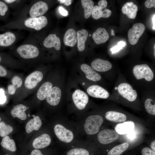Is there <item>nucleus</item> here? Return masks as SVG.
Returning <instances> with one entry per match:
<instances>
[{
	"label": "nucleus",
	"mask_w": 155,
	"mask_h": 155,
	"mask_svg": "<svg viewBox=\"0 0 155 155\" xmlns=\"http://www.w3.org/2000/svg\"><path fill=\"white\" fill-rule=\"evenodd\" d=\"M104 119L99 115L90 116L86 119L84 124L86 133L89 135H93L98 133L103 123Z\"/></svg>",
	"instance_id": "1"
},
{
	"label": "nucleus",
	"mask_w": 155,
	"mask_h": 155,
	"mask_svg": "<svg viewBox=\"0 0 155 155\" xmlns=\"http://www.w3.org/2000/svg\"><path fill=\"white\" fill-rule=\"evenodd\" d=\"M120 135L114 129H106L98 133L97 139L102 144L110 145L117 141L119 139Z\"/></svg>",
	"instance_id": "2"
},
{
	"label": "nucleus",
	"mask_w": 155,
	"mask_h": 155,
	"mask_svg": "<svg viewBox=\"0 0 155 155\" xmlns=\"http://www.w3.org/2000/svg\"><path fill=\"white\" fill-rule=\"evenodd\" d=\"M133 74L137 80L144 78L148 81H151L153 79V71L148 65L146 64L138 65L133 69Z\"/></svg>",
	"instance_id": "3"
},
{
	"label": "nucleus",
	"mask_w": 155,
	"mask_h": 155,
	"mask_svg": "<svg viewBox=\"0 0 155 155\" xmlns=\"http://www.w3.org/2000/svg\"><path fill=\"white\" fill-rule=\"evenodd\" d=\"M107 2L105 0H101L98 2V5L94 6L91 13L92 17L94 19L98 20L100 18H108L111 14V11L106 9Z\"/></svg>",
	"instance_id": "4"
},
{
	"label": "nucleus",
	"mask_w": 155,
	"mask_h": 155,
	"mask_svg": "<svg viewBox=\"0 0 155 155\" xmlns=\"http://www.w3.org/2000/svg\"><path fill=\"white\" fill-rule=\"evenodd\" d=\"M117 89L120 94L128 101L133 102L136 100L137 96V92L129 84L121 83L119 85Z\"/></svg>",
	"instance_id": "5"
},
{
	"label": "nucleus",
	"mask_w": 155,
	"mask_h": 155,
	"mask_svg": "<svg viewBox=\"0 0 155 155\" xmlns=\"http://www.w3.org/2000/svg\"><path fill=\"white\" fill-rule=\"evenodd\" d=\"M145 30V27L143 24L142 23L134 24L132 28L128 31V37L129 43L131 45L136 44Z\"/></svg>",
	"instance_id": "6"
},
{
	"label": "nucleus",
	"mask_w": 155,
	"mask_h": 155,
	"mask_svg": "<svg viewBox=\"0 0 155 155\" xmlns=\"http://www.w3.org/2000/svg\"><path fill=\"white\" fill-rule=\"evenodd\" d=\"M17 51L21 57L25 59L34 58L39 54L37 47L31 44L22 45L17 49Z\"/></svg>",
	"instance_id": "7"
},
{
	"label": "nucleus",
	"mask_w": 155,
	"mask_h": 155,
	"mask_svg": "<svg viewBox=\"0 0 155 155\" xmlns=\"http://www.w3.org/2000/svg\"><path fill=\"white\" fill-rule=\"evenodd\" d=\"M54 131L58 139L63 142L69 143L71 142L73 139L72 132L61 125H56L54 127Z\"/></svg>",
	"instance_id": "8"
},
{
	"label": "nucleus",
	"mask_w": 155,
	"mask_h": 155,
	"mask_svg": "<svg viewBox=\"0 0 155 155\" xmlns=\"http://www.w3.org/2000/svg\"><path fill=\"white\" fill-rule=\"evenodd\" d=\"M72 99L76 107L80 110H83L88 104L89 98L87 94L79 89L76 90L73 93Z\"/></svg>",
	"instance_id": "9"
},
{
	"label": "nucleus",
	"mask_w": 155,
	"mask_h": 155,
	"mask_svg": "<svg viewBox=\"0 0 155 155\" xmlns=\"http://www.w3.org/2000/svg\"><path fill=\"white\" fill-rule=\"evenodd\" d=\"M48 23L46 18L44 16L38 17L30 18L24 21L25 25L27 27L39 30L45 26Z\"/></svg>",
	"instance_id": "10"
},
{
	"label": "nucleus",
	"mask_w": 155,
	"mask_h": 155,
	"mask_svg": "<svg viewBox=\"0 0 155 155\" xmlns=\"http://www.w3.org/2000/svg\"><path fill=\"white\" fill-rule=\"evenodd\" d=\"M43 75L38 71H35L29 75L26 78L24 84L26 87L29 89L35 88L42 80Z\"/></svg>",
	"instance_id": "11"
},
{
	"label": "nucleus",
	"mask_w": 155,
	"mask_h": 155,
	"mask_svg": "<svg viewBox=\"0 0 155 155\" xmlns=\"http://www.w3.org/2000/svg\"><path fill=\"white\" fill-rule=\"evenodd\" d=\"M87 92L90 96L96 98L106 99L109 96L106 90L98 85L90 86L87 88Z\"/></svg>",
	"instance_id": "12"
},
{
	"label": "nucleus",
	"mask_w": 155,
	"mask_h": 155,
	"mask_svg": "<svg viewBox=\"0 0 155 155\" xmlns=\"http://www.w3.org/2000/svg\"><path fill=\"white\" fill-rule=\"evenodd\" d=\"M48 9V5L46 3L39 1L35 3L31 7L29 14L32 18L41 16L46 12Z\"/></svg>",
	"instance_id": "13"
},
{
	"label": "nucleus",
	"mask_w": 155,
	"mask_h": 155,
	"mask_svg": "<svg viewBox=\"0 0 155 155\" xmlns=\"http://www.w3.org/2000/svg\"><path fill=\"white\" fill-rule=\"evenodd\" d=\"M135 127L134 122L132 120H128L117 123L115 126L114 130L120 135H123L133 131Z\"/></svg>",
	"instance_id": "14"
},
{
	"label": "nucleus",
	"mask_w": 155,
	"mask_h": 155,
	"mask_svg": "<svg viewBox=\"0 0 155 155\" xmlns=\"http://www.w3.org/2000/svg\"><path fill=\"white\" fill-rule=\"evenodd\" d=\"M105 117L110 122L118 123L127 121V117L125 114L114 111H107L105 115Z\"/></svg>",
	"instance_id": "15"
},
{
	"label": "nucleus",
	"mask_w": 155,
	"mask_h": 155,
	"mask_svg": "<svg viewBox=\"0 0 155 155\" xmlns=\"http://www.w3.org/2000/svg\"><path fill=\"white\" fill-rule=\"evenodd\" d=\"M61 96L60 89L57 87H54L51 89L47 96L46 101L51 105H57L60 102Z\"/></svg>",
	"instance_id": "16"
},
{
	"label": "nucleus",
	"mask_w": 155,
	"mask_h": 155,
	"mask_svg": "<svg viewBox=\"0 0 155 155\" xmlns=\"http://www.w3.org/2000/svg\"><path fill=\"white\" fill-rule=\"evenodd\" d=\"M92 68L99 72H104L111 69L112 65L109 61L100 59H96L91 63Z\"/></svg>",
	"instance_id": "17"
},
{
	"label": "nucleus",
	"mask_w": 155,
	"mask_h": 155,
	"mask_svg": "<svg viewBox=\"0 0 155 155\" xmlns=\"http://www.w3.org/2000/svg\"><path fill=\"white\" fill-rule=\"evenodd\" d=\"M51 138L50 135L44 133L36 138L32 143L33 147L35 149H41L46 147L50 144Z\"/></svg>",
	"instance_id": "18"
},
{
	"label": "nucleus",
	"mask_w": 155,
	"mask_h": 155,
	"mask_svg": "<svg viewBox=\"0 0 155 155\" xmlns=\"http://www.w3.org/2000/svg\"><path fill=\"white\" fill-rule=\"evenodd\" d=\"M92 38L95 43L99 44L106 42L109 38V35L105 28H100L93 33Z\"/></svg>",
	"instance_id": "19"
},
{
	"label": "nucleus",
	"mask_w": 155,
	"mask_h": 155,
	"mask_svg": "<svg viewBox=\"0 0 155 155\" xmlns=\"http://www.w3.org/2000/svg\"><path fill=\"white\" fill-rule=\"evenodd\" d=\"M43 44L44 46L47 48L54 47L57 50H59L61 49L60 39L55 34H49L45 39L43 42Z\"/></svg>",
	"instance_id": "20"
},
{
	"label": "nucleus",
	"mask_w": 155,
	"mask_h": 155,
	"mask_svg": "<svg viewBox=\"0 0 155 155\" xmlns=\"http://www.w3.org/2000/svg\"><path fill=\"white\" fill-rule=\"evenodd\" d=\"M81 70L85 73L88 79L94 82L100 80L101 76L90 66L86 64H82L81 66Z\"/></svg>",
	"instance_id": "21"
},
{
	"label": "nucleus",
	"mask_w": 155,
	"mask_h": 155,
	"mask_svg": "<svg viewBox=\"0 0 155 155\" xmlns=\"http://www.w3.org/2000/svg\"><path fill=\"white\" fill-rule=\"evenodd\" d=\"M122 11L130 19H134L138 11L137 6L132 2H128L125 3L122 7Z\"/></svg>",
	"instance_id": "22"
},
{
	"label": "nucleus",
	"mask_w": 155,
	"mask_h": 155,
	"mask_svg": "<svg viewBox=\"0 0 155 155\" xmlns=\"http://www.w3.org/2000/svg\"><path fill=\"white\" fill-rule=\"evenodd\" d=\"M65 44L71 47L74 46L77 41V33L73 28L68 29L65 32L63 38Z\"/></svg>",
	"instance_id": "23"
},
{
	"label": "nucleus",
	"mask_w": 155,
	"mask_h": 155,
	"mask_svg": "<svg viewBox=\"0 0 155 155\" xmlns=\"http://www.w3.org/2000/svg\"><path fill=\"white\" fill-rule=\"evenodd\" d=\"M33 118L30 119L27 123L26 126V131L28 133L34 130L39 129L42 125V122L38 116H32Z\"/></svg>",
	"instance_id": "24"
},
{
	"label": "nucleus",
	"mask_w": 155,
	"mask_h": 155,
	"mask_svg": "<svg viewBox=\"0 0 155 155\" xmlns=\"http://www.w3.org/2000/svg\"><path fill=\"white\" fill-rule=\"evenodd\" d=\"M27 109L26 106L20 104L13 106L11 113L13 118L16 117L21 120H24L27 118L26 114L25 112Z\"/></svg>",
	"instance_id": "25"
},
{
	"label": "nucleus",
	"mask_w": 155,
	"mask_h": 155,
	"mask_svg": "<svg viewBox=\"0 0 155 155\" xmlns=\"http://www.w3.org/2000/svg\"><path fill=\"white\" fill-rule=\"evenodd\" d=\"M16 38L14 34L10 32L0 34V46L4 47L9 46L14 42Z\"/></svg>",
	"instance_id": "26"
},
{
	"label": "nucleus",
	"mask_w": 155,
	"mask_h": 155,
	"mask_svg": "<svg viewBox=\"0 0 155 155\" xmlns=\"http://www.w3.org/2000/svg\"><path fill=\"white\" fill-rule=\"evenodd\" d=\"M77 47L79 51H83L85 49V42L87 39L88 32L84 29L78 31L77 33Z\"/></svg>",
	"instance_id": "27"
},
{
	"label": "nucleus",
	"mask_w": 155,
	"mask_h": 155,
	"mask_svg": "<svg viewBox=\"0 0 155 155\" xmlns=\"http://www.w3.org/2000/svg\"><path fill=\"white\" fill-rule=\"evenodd\" d=\"M129 147V144L125 142L116 145L108 151L107 155H121L127 151Z\"/></svg>",
	"instance_id": "28"
},
{
	"label": "nucleus",
	"mask_w": 155,
	"mask_h": 155,
	"mask_svg": "<svg viewBox=\"0 0 155 155\" xmlns=\"http://www.w3.org/2000/svg\"><path fill=\"white\" fill-rule=\"evenodd\" d=\"M53 85L49 82L44 83L40 87L37 94V98L40 100H44L47 97Z\"/></svg>",
	"instance_id": "29"
},
{
	"label": "nucleus",
	"mask_w": 155,
	"mask_h": 155,
	"mask_svg": "<svg viewBox=\"0 0 155 155\" xmlns=\"http://www.w3.org/2000/svg\"><path fill=\"white\" fill-rule=\"evenodd\" d=\"M1 144L3 148L9 151L14 152L16 150V147L14 140L10 139L8 136L3 137Z\"/></svg>",
	"instance_id": "30"
},
{
	"label": "nucleus",
	"mask_w": 155,
	"mask_h": 155,
	"mask_svg": "<svg viewBox=\"0 0 155 155\" xmlns=\"http://www.w3.org/2000/svg\"><path fill=\"white\" fill-rule=\"evenodd\" d=\"M81 4L84 9V17L88 19L90 16L94 7V2L92 0H81Z\"/></svg>",
	"instance_id": "31"
},
{
	"label": "nucleus",
	"mask_w": 155,
	"mask_h": 155,
	"mask_svg": "<svg viewBox=\"0 0 155 155\" xmlns=\"http://www.w3.org/2000/svg\"><path fill=\"white\" fill-rule=\"evenodd\" d=\"M144 105L147 113L152 115H155V103L152 99L147 98L145 101Z\"/></svg>",
	"instance_id": "32"
},
{
	"label": "nucleus",
	"mask_w": 155,
	"mask_h": 155,
	"mask_svg": "<svg viewBox=\"0 0 155 155\" xmlns=\"http://www.w3.org/2000/svg\"><path fill=\"white\" fill-rule=\"evenodd\" d=\"M13 128L11 126L6 124L3 121L0 122V136L4 137L11 133Z\"/></svg>",
	"instance_id": "33"
},
{
	"label": "nucleus",
	"mask_w": 155,
	"mask_h": 155,
	"mask_svg": "<svg viewBox=\"0 0 155 155\" xmlns=\"http://www.w3.org/2000/svg\"><path fill=\"white\" fill-rule=\"evenodd\" d=\"M89 155L90 153L88 151L85 149L81 148L72 149L69 151L67 154V155Z\"/></svg>",
	"instance_id": "34"
},
{
	"label": "nucleus",
	"mask_w": 155,
	"mask_h": 155,
	"mask_svg": "<svg viewBox=\"0 0 155 155\" xmlns=\"http://www.w3.org/2000/svg\"><path fill=\"white\" fill-rule=\"evenodd\" d=\"M12 86L16 90L20 87L22 83V79L17 76L14 77L12 80Z\"/></svg>",
	"instance_id": "35"
},
{
	"label": "nucleus",
	"mask_w": 155,
	"mask_h": 155,
	"mask_svg": "<svg viewBox=\"0 0 155 155\" xmlns=\"http://www.w3.org/2000/svg\"><path fill=\"white\" fill-rule=\"evenodd\" d=\"M126 45L125 42L121 41L118 42L117 44L111 48L110 50L112 53H115L119 51Z\"/></svg>",
	"instance_id": "36"
},
{
	"label": "nucleus",
	"mask_w": 155,
	"mask_h": 155,
	"mask_svg": "<svg viewBox=\"0 0 155 155\" xmlns=\"http://www.w3.org/2000/svg\"><path fill=\"white\" fill-rule=\"evenodd\" d=\"M142 155H155V151L148 147L143 148L141 150Z\"/></svg>",
	"instance_id": "37"
},
{
	"label": "nucleus",
	"mask_w": 155,
	"mask_h": 155,
	"mask_svg": "<svg viewBox=\"0 0 155 155\" xmlns=\"http://www.w3.org/2000/svg\"><path fill=\"white\" fill-rule=\"evenodd\" d=\"M8 9L7 5L2 1H0V15L4 16Z\"/></svg>",
	"instance_id": "38"
},
{
	"label": "nucleus",
	"mask_w": 155,
	"mask_h": 155,
	"mask_svg": "<svg viewBox=\"0 0 155 155\" xmlns=\"http://www.w3.org/2000/svg\"><path fill=\"white\" fill-rule=\"evenodd\" d=\"M145 7L148 8H150L152 7H155V0H146L144 3Z\"/></svg>",
	"instance_id": "39"
},
{
	"label": "nucleus",
	"mask_w": 155,
	"mask_h": 155,
	"mask_svg": "<svg viewBox=\"0 0 155 155\" xmlns=\"http://www.w3.org/2000/svg\"><path fill=\"white\" fill-rule=\"evenodd\" d=\"M58 10L60 13L62 15L65 16L68 15V11L62 6L59 7Z\"/></svg>",
	"instance_id": "40"
},
{
	"label": "nucleus",
	"mask_w": 155,
	"mask_h": 155,
	"mask_svg": "<svg viewBox=\"0 0 155 155\" xmlns=\"http://www.w3.org/2000/svg\"><path fill=\"white\" fill-rule=\"evenodd\" d=\"M7 71L5 69L0 65V77H4L6 75Z\"/></svg>",
	"instance_id": "41"
},
{
	"label": "nucleus",
	"mask_w": 155,
	"mask_h": 155,
	"mask_svg": "<svg viewBox=\"0 0 155 155\" xmlns=\"http://www.w3.org/2000/svg\"><path fill=\"white\" fill-rule=\"evenodd\" d=\"M58 1L61 3L67 6L70 5L73 1V0H59Z\"/></svg>",
	"instance_id": "42"
},
{
	"label": "nucleus",
	"mask_w": 155,
	"mask_h": 155,
	"mask_svg": "<svg viewBox=\"0 0 155 155\" xmlns=\"http://www.w3.org/2000/svg\"><path fill=\"white\" fill-rule=\"evenodd\" d=\"M31 155H44L41 151L38 149L33 150L31 153Z\"/></svg>",
	"instance_id": "43"
},
{
	"label": "nucleus",
	"mask_w": 155,
	"mask_h": 155,
	"mask_svg": "<svg viewBox=\"0 0 155 155\" xmlns=\"http://www.w3.org/2000/svg\"><path fill=\"white\" fill-rule=\"evenodd\" d=\"M6 100V97L5 94L0 96V104H3L4 103Z\"/></svg>",
	"instance_id": "44"
},
{
	"label": "nucleus",
	"mask_w": 155,
	"mask_h": 155,
	"mask_svg": "<svg viewBox=\"0 0 155 155\" xmlns=\"http://www.w3.org/2000/svg\"><path fill=\"white\" fill-rule=\"evenodd\" d=\"M150 148L154 151H155V140L152 141L150 145Z\"/></svg>",
	"instance_id": "45"
},
{
	"label": "nucleus",
	"mask_w": 155,
	"mask_h": 155,
	"mask_svg": "<svg viewBox=\"0 0 155 155\" xmlns=\"http://www.w3.org/2000/svg\"><path fill=\"white\" fill-rule=\"evenodd\" d=\"M152 22L153 24V29L154 30H155V14H154L152 18Z\"/></svg>",
	"instance_id": "46"
},
{
	"label": "nucleus",
	"mask_w": 155,
	"mask_h": 155,
	"mask_svg": "<svg viewBox=\"0 0 155 155\" xmlns=\"http://www.w3.org/2000/svg\"><path fill=\"white\" fill-rule=\"evenodd\" d=\"M5 2L8 3H13L16 0H4Z\"/></svg>",
	"instance_id": "47"
},
{
	"label": "nucleus",
	"mask_w": 155,
	"mask_h": 155,
	"mask_svg": "<svg viewBox=\"0 0 155 155\" xmlns=\"http://www.w3.org/2000/svg\"><path fill=\"white\" fill-rule=\"evenodd\" d=\"M5 94L4 91L2 89H0V96Z\"/></svg>",
	"instance_id": "48"
},
{
	"label": "nucleus",
	"mask_w": 155,
	"mask_h": 155,
	"mask_svg": "<svg viewBox=\"0 0 155 155\" xmlns=\"http://www.w3.org/2000/svg\"><path fill=\"white\" fill-rule=\"evenodd\" d=\"M111 35L113 36H114L115 35V34L114 33V31L113 29L111 30Z\"/></svg>",
	"instance_id": "49"
},
{
	"label": "nucleus",
	"mask_w": 155,
	"mask_h": 155,
	"mask_svg": "<svg viewBox=\"0 0 155 155\" xmlns=\"http://www.w3.org/2000/svg\"><path fill=\"white\" fill-rule=\"evenodd\" d=\"M155 44L154 45V56H155Z\"/></svg>",
	"instance_id": "50"
},
{
	"label": "nucleus",
	"mask_w": 155,
	"mask_h": 155,
	"mask_svg": "<svg viewBox=\"0 0 155 155\" xmlns=\"http://www.w3.org/2000/svg\"><path fill=\"white\" fill-rule=\"evenodd\" d=\"M82 84L83 85H84L85 84V83L84 82H83Z\"/></svg>",
	"instance_id": "51"
},
{
	"label": "nucleus",
	"mask_w": 155,
	"mask_h": 155,
	"mask_svg": "<svg viewBox=\"0 0 155 155\" xmlns=\"http://www.w3.org/2000/svg\"><path fill=\"white\" fill-rule=\"evenodd\" d=\"M1 58L0 56V62H1Z\"/></svg>",
	"instance_id": "52"
},
{
	"label": "nucleus",
	"mask_w": 155,
	"mask_h": 155,
	"mask_svg": "<svg viewBox=\"0 0 155 155\" xmlns=\"http://www.w3.org/2000/svg\"><path fill=\"white\" fill-rule=\"evenodd\" d=\"M91 36V34H89V36Z\"/></svg>",
	"instance_id": "53"
},
{
	"label": "nucleus",
	"mask_w": 155,
	"mask_h": 155,
	"mask_svg": "<svg viewBox=\"0 0 155 155\" xmlns=\"http://www.w3.org/2000/svg\"><path fill=\"white\" fill-rule=\"evenodd\" d=\"M1 118L0 117V121H1Z\"/></svg>",
	"instance_id": "54"
},
{
	"label": "nucleus",
	"mask_w": 155,
	"mask_h": 155,
	"mask_svg": "<svg viewBox=\"0 0 155 155\" xmlns=\"http://www.w3.org/2000/svg\"><path fill=\"white\" fill-rule=\"evenodd\" d=\"M5 155H9L7 154H6Z\"/></svg>",
	"instance_id": "55"
}]
</instances>
